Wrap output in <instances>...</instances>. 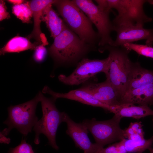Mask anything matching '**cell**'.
<instances>
[{
	"instance_id": "obj_17",
	"label": "cell",
	"mask_w": 153,
	"mask_h": 153,
	"mask_svg": "<svg viewBox=\"0 0 153 153\" xmlns=\"http://www.w3.org/2000/svg\"><path fill=\"white\" fill-rule=\"evenodd\" d=\"M41 19L45 23L51 37L54 39L63 31L67 25L52 8V4L48 5L44 9Z\"/></svg>"
},
{
	"instance_id": "obj_26",
	"label": "cell",
	"mask_w": 153,
	"mask_h": 153,
	"mask_svg": "<svg viewBox=\"0 0 153 153\" xmlns=\"http://www.w3.org/2000/svg\"><path fill=\"white\" fill-rule=\"evenodd\" d=\"M97 153H122L116 145L115 143L107 147L103 148Z\"/></svg>"
},
{
	"instance_id": "obj_28",
	"label": "cell",
	"mask_w": 153,
	"mask_h": 153,
	"mask_svg": "<svg viewBox=\"0 0 153 153\" xmlns=\"http://www.w3.org/2000/svg\"><path fill=\"white\" fill-rule=\"evenodd\" d=\"M10 141V139L9 138H7L6 136L3 135L0 132V142L1 143L9 144Z\"/></svg>"
},
{
	"instance_id": "obj_6",
	"label": "cell",
	"mask_w": 153,
	"mask_h": 153,
	"mask_svg": "<svg viewBox=\"0 0 153 153\" xmlns=\"http://www.w3.org/2000/svg\"><path fill=\"white\" fill-rule=\"evenodd\" d=\"M110 10L114 8L118 12L112 22L114 26L123 25L143 26L151 22L152 18L147 16L143 9L144 4H153V0H107Z\"/></svg>"
},
{
	"instance_id": "obj_7",
	"label": "cell",
	"mask_w": 153,
	"mask_h": 153,
	"mask_svg": "<svg viewBox=\"0 0 153 153\" xmlns=\"http://www.w3.org/2000/svg\"><path fill=\"white\" fill-rule=\"evenodd\" d=\"M89 18L96 27L100 38L99 51L106 46L112 45L114 41L110 36L114 31L112 22L109 18L110 12L95 4L91 0H71Z\"/></svg>"
},
{
	"instance_id": "obj_3",
	"label": "cell",
	"mask_w": 153,
	"mask_h": 153,
	"mask_svg": "<svg viewBox=\"0 0 153 153\" xmlns=\"http://www.w3.org/2000/svg\"><path fill=\"white\" fill-rule=\"evenodd\" d=\"M38 95L41 105L42 116L33 129L35 133L34 142L36 144H39L40 135L43 134L47 138L49 144L58 150L59 147L56 141V132L60 125L64 122L67 113L59 111L55 104L56 100L52 97H46L41 92Z\"/></svg>"
},
{
	"instance_id": "obj_23",
	"label": "cell",
	"mask_w": 153,
	"mask_h": 153,
	"mask_svg": "<svg viewBox=\"0 0 153 153\" xmlns=\"http://www.w3.org/2000/svg\"><path fill=\"white\" fill-rule=\"evenodd\" d=\"M33 58L37 62H41L44 60L46 56L47 50L42 44L38 46L35 50Z\"/></svg>"
},
{
	"instance_id": "obj_24",
	"label": "cell",
	"mask_w": 153,
	"mask_h": 153,
	"mask_svg": "<svg viewBox=\"0 0 153 153\" xmlns=\"http://www.w3.org/2000/svg\"><path fill=\"white\" fill-rule=\"evenodd\" d=\"M5 3L3 0L0 1V21L8 19L10 17L9 13L7 11Z\"/></svg>"
},
{
	"instance_id": "obj_31",
	"label": "cell",
	"mask_w": 153,
	"mask_h": 153,
	"mask_svg": "<svg viewBox=\"0 0 153 153\" xmlns=\"http://www.w3.org/2000/svg\"></svg>"
},
{
	"instance_id": "obj_8",
	"label": "cell",
	"mask_w": 153,
	"mask_h": 153,
	"mask_svg": "<svg viewBox=\"0 0 153 153\" xmlns=\"http://www.w3.org/2000/svg\"><path fill=\"white\" fill-rule=\"evenodd\" d=\"M122 118L115 115L111 119L98 121L93 118L82 122L92 135L95 143L104 147L106 145L126 138L124 130L120 126Z\"/></svg>"
},
{
	"instance_id": "obj_29",
	"label": "cell",
	"mask_w": 153,
	"mask_h": 153,
	"mask_svg": "<svg viewBox=\"0 0 153 153\" xmlns=\"http://www.w3.org/2000/svg\"><path fill=\"white\" fill-rule=\"evenodd\" d=\"M7 1L9 3L13 4L14 5H20L25 2L23 0H8Z\"/></svg>"
},
{
	"instance_id": "obj_25",
	"label": "cell",
	"mask_w": 153,
	"mask_h": 153,
	"mask_svg": "<svg viewBox=\"0 0 153 153\" xmlns=\"http://www.w3.org/2000/svg\"><path fill=\"white\" fill-rule=\"evenodd\" d=\"M143 126L141 122H136L131 123L129 126L136 133L144 136V133L142 128Z\"/></svg>"
},
{
	"instance_id": "obj_22",
	"label": "cell",
	"mask_w": 153,
	"mask_h": 153,
	"mask_svg": "<svg viewBox=\"0 0 153 153\" xmlns=\"http://www.w3.org/2000/svg\"><path fill=\"white\" fill-rule=\"evenodd\" d=\"M8 153H34L31 145L22 139L21 143L14 148H10Z\"/></svg>"
},
{
	"instance_id": "obj_19",
	"label": "cell",
	"mask_w": 153,
	"mask_h": 153,
	"mask_svg": "<svg viewBox=\"0 0 153 153\" xmlns=\"http://www.w3.org/2000/svg\"><path fill=\"white\" fill-rule=\"evenodd\" d=\"M124 146L127 153H143L151 149L153 143V136L148 139L133 141L124 139L120 141Z\"/></svg>"
},
{
	"instance_id": "obj_14",
	"label": "cell",
	"mask_w": 153,
	"mask_h": 153,
	"mask_svg": "<svg viewBox=\"0 0 153 153\" xmlns=\"http://www.w3.org/2000/svg\"><path fill=\"white\" fill-rule=\"evenodd\" d=\"M120 104L153 105V83L126 91L120 98Z\"/></svg>"
},
{
	"instance_id": "obj_11",
	"label": "cell",
	"mask_w": 153,
	"mask_h": 153,
	"mask_svg": "<svg viewBox=\"0 0 153 153\" xmlns=\"http://www.w3.org/2000/svg\"><path fill=\"white\" fill-rule=\"evenodd\" d=\"M64 122L67 125L66 133L72 139L76 146L84 153H97L104 148L91 142L88 135L89 131L82 122L76 123L67 114Z\"/></svg>"
},
{
	"instance_id": "obj_13",
	"label": "cell",
	"mask_w": 153,
	"mask_h": 153,
	"mask_svg": "<svg viewBox=\"0 0 153 153\" xmlns=\"http://www.w3.org/2000/svg\"><path fill=\"white\" fill-rule=\"evenodd\" d=\"M55 1V0H32L29 1L32 12L34 26L32 32L28 37L34 39L44 46L48 44V42L44 34L41 31V17L44 9L48 5L53 4Z\"/></svg>"
},
{
	"instance_id": "obj_5",
	"label": "cell",
	"mask_w": 153,
	"mask_h": 153,
	"mask_svg": "<svg viewBox=\"0 0 153 153\" xmlns=\"http://www.w3.org/2000/svg\"><path fill=\"white\" fill-rule=\"evenodd\" d=\"M39 102L37 95L29 101L9 107L8 109V117L3 122L8 127L4 129L1 132L6 136L14 128H16L25 136L31 132L38 120V118L35 114V111Z\"/></svg>"
},
{
	"instance_id": "obj_30",
	"label": "cell",
	"mask_w": 153,
	"mask_h": 153,
	"mask_svg": "<svg viewBox=\"0 0 153 153\" xmlns=\"http://www.w3.org/2000/svg\"><path fill=\"white\" fill-rule=\"evenodd\" d=\"M150 153H153V148H151L149 150Z\"/></svg>"
},
{
	"instance_id": "obj_9",
	"label": "cell",
	"mask_w": 153,
	"mask_h": 153,
	"mask_svg": "<svg viewBox=\"0 0 153 153\" xmlns=\"http://www.w3.org/2000/svg\"><path fill=\"white\" fill-rule=\"evenodd\" d=\"M110 61L109 55L104 59L91 60L83 58L78 63L76 68L70 75H60L58 78L63 83L69 85H77L83 83L100 72L106 75Z\"/></svg>"
},
{
	"instance_id": "obj_21",
	"label": "cell",
	"mask_w": 153,
	"mask_h": 153,
	"mask_svg": "<svg viewBox=\"0 0 153 153\" xmlns=\"http://www.w3.org/2000/svg\"><path fill=\"white\" fill-rule=\"evenodd\" d=\"M122 47L129 51L133 50L139 55L153 58V47L152 46L133 43L125 44Z\"/></svg>"
},
{
	"instance_id": "obj_1",
	"label": "cell",
	"mask_w": 153,
	"mask_h": 153,
	"mask_svg": "<svg viewBox=\"0 0 153 153\" xmlns=\"http://www.w3.org/2000/svg\"><path fill=\"white\" fill-rule=\"evenodd\" d=\"M69 28L82 40L95 48L100 41L93 23L71 0H56L53 4Z\"/></svg>"
},
{
	"instance_id": "obj_16",
	"label": "cell",
	"mask_w": 153,
	"mask_h": 153,
	"mask_svg": "<svg viewBox=\"0 0 153 153\" xmlns=\"http://www.w3.org/2000/svg\"><path fill=\"white\" fill-rule=\"evenodd\" d=\"M112 113L122 118L130 117L136 119L153 116V110L148 106H137L131 104H122L113 107Z\"/></svg>"
},
{
	"instance_id": "obj_20",
	"label": "cell",
	"mask_w": 153,
	"mask_h": 153,
	"mask_svg": "<svg viewBox=\"0 0 153 153\" xmlns=\"http://www.w3.org/2000/svg\"><path fill=\"white\" fill-rule=\"evenodd\" d=\"M12 13L24 23H30L33 17L32 12L29 2L20 4L14 5L12 7Z\"/></svg>"
},
{
	"instance_id": "obj_4",
	"label": "cell",
	"mask_w": 153,
	"mask_h": 153,
	"mask_svg": "<svg viewBox=\"0 0 153 153\" xmlns=\"http://www.w3.org/2000/svg\"><path fill=\"white\" fill-rule=\"evenodd\" d=\"M107 50L109 52L110 61L105 75L106 80L116 90L119 98L126 91L128 79L131 69L132 62L128 53L129 50L123 47H116L108 45L102 51Z\"/></svg>"
},
{
	"instance_id": "obj_18",
	"label": "cell",
	"mask_w": 153,
	"mask_h": 153,
	"mask_svg": "<svg viewBox=\"0 0 153 153\" xmlns=\"http://www.w3.org/2000/svg\"><path fill=\"white\" fill-rule=\"evenodd\" d=\"M39 42L32 43L28 38L19 36L15 37L9 40L0 49V55L8 53L19 52L29 49L35 50L39 45Z\"/></svg>"
},
{
	"instance_id": "obj_15",
	"label": "cell",
	"mask_w": 153,
	"mask_h": 153,
	"mask_svg": "<svg viewBox=\"0 0 153 153\" xmlns=\"http://www.w3.org/2000/svg\"><path fill=\"white\" fill-rule=\"evenodd\" d=\"M152 83H153V70L144 69L138 63L132 62L126 92Z\"/></svg>"
},
{
	"instance_id": "obj_27",
	"label": "cell",
	"mask_w": 153,
	"mask_h": 153,
	"mask_svg": "<svg viewBox=\"0 0 153 153\" xmlns=\"http://www.w3.org/2000/svg\"><path fill=\"white\" fill-rule=\"evenodd\" d=\"M127 138L133 141H141L144 139V136L140 135L137 134L135 133L129 136Z\"/></svg>"
},
{
	"instance_id": "obj_10",
	"label": "cell",
	"mask_w": 153,
	"mask_h": 153,
	"mask_svg": "<svg viewBox=\"0 0 153 153\" xmlns=\"http://www.w3.org/2000/svg\"><path fill=\"white\" fill-rule=\"evenodd\" d=\"M117 35L112 46H123L127 43L145 40L146 44H153V29L144 28L143 26L134 25H123L114 26Z\"/></svg>"
},
{
	"instance_id": "obj_2",
	"label": "cell",
	"mask_w": 153,
	"mask_h": 153,
	"mask_svg": "<svg viewBox=\"0 0 153 153\" xmlns=\"http://www.w3.org/2000/svg\"><path fill=\"white\" fill-rule=\"evenodd\" d=\"M95 48L82 40L67 25L48 48L50 55L61 63L78 61Z\"/></svg>"
},
{
	"instance_id": "obj_12",
	"label": "cell",
	"mask_w": 153,
	"mask_h": 153,
	"mask_svg": "<svg viewBox=\"0 0 153 153\" xmlns=\"http://www.w3.org/2000/svg\"><path fill=\"white\" fill-rule=\"evenodd\" d=\"M101 102L111 106L120 105L117 93L107 80L99 83H91L80 88Z\"/></svg>"
}]
</instances>
